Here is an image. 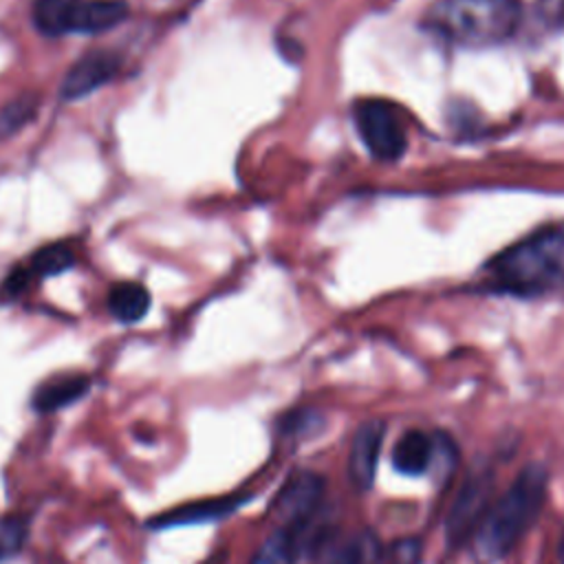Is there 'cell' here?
Segmentation results:
<instances>
[{
	"instance_id": "cell-7",
	"label": "cell",
	"mask_w": 564,
	"mask_h": 564,
	"mask_svg": "<svg viewBox=\"0 0 564 564\" xmlns=\"http://www.w3.org/2000/svg\"><path fill=\"white\" fill-rule=\"evenodd\" d=\"M121 70V57L115 51H88L64 75L59 95L64 101H77L110 84Z\"/></svg>"
},
{
	"instance_id": "cell-1",
	"label": "cell",
	"mask_w": 564,
	"mask_h": 564,
	"mask_svg": "<svg viewBox=\"0 0 564 564\" xmlns=\"http://www.w3.org/2000/svg\"><path fill=\"white\" fill-rule=\"evenodd\" d=\"M489 284L500 293L533 297L564 282V225H546L513 242L487 264Z\"/></svg>"
},
{
	"instance_id": "cell-23",
	"label": "cell",
	"mask_w": 564,
	"mask_h": 564,
	"mask_svg": "<svg viewBox=\"0 0 564 564\" xmlns=\"http://www.w3.org/2000/svg\"><path fill=\"white\" fill-rule=\"evenodd\" d=\"M540 20L551 29H564V0H538Z\"/></svg>"
},
{
	"instance_id": "cell-9",
	"label": "cell",
	"mask_w": 564,
	"mask_h": 564,
	"mask_svg": "<svg viewBox=\"0 0 564 564\" xmlns=\"http://www.w3.org/2000/svg\"><path fill=\"white\" fill-rule=\"evenodd\" d=\"M383 436H386L383 421H366L357 427L352 436L350 454H348V476L359 491L370 489L375 482Z\"/></svg>"
},
{
	"instance_id": "cell-17",
	"label": "cell",
	"mask_w": 564,
	"mask_h": 564,
	"mask_svg": "<svg viewBox=\"0 0 564 564\" xmlns=\"http://www.w3.org/2000/svg\"><path fill=\"white\" fill-rule=\"evenodd\" d=\"M37 97L35 95H22L9 101L0 112V134L9 137L20 132L26 123H31L37 115Z\"/></svg>"
},
{
	"instance_id": "cell-5",
	"label": "cell",
	"mask_w": 564,
	"mask_h": 564,
	"mask_svg": "<svg viewBox=\"0 0 564 564\" xmlns=\"http://www.w3.org/2000/svg\"><path fill=\"white\" fill-rule=\"evenodd\" d=\"M494 494V474L487 465L474 467L465 482L460 485L445 522L447 542L456 549L467 538H474L480 520L485 518L487 509L491 507Z\"/></svg>"
},
{
	"instance_id": "cell-22",
	"label": "cell",
	"mask_w": 564,
	"mask_h": 564,
	"mask_svg": "<svg viewBox=\"0 0 564 564\" xmlns=\"http://www.w3.org/2000/svg\"><path fill=\"white\" fill-rule=\"evenodd\" d=\"M421 551L416 538H403L390 546V564H419Z\"/></svg>"
},
{
	"instance_id": "cell-15",
	"label": "cell",
	"mask_w": 564,
	"mask_h": 564,
	"mask_svg": "<svg viewBox=\"0 0 564 564\" xmlns=\"http://www.w3.org/2000/svg\"><path fill=\"white\" fill-rule=\"evenodd\" d=\"M73 264H75V253H73L70 245L68 242H51V245H44L37 251H33L29 271L35 278H51V275L64 273Z\"/></svg>"
},
{
	"instance_id": "cell-6",
	"label": "cell",
	"mask_w": 564,
	"mask_h": 564,
	"mask_svg": "<svg viewBox=\"0 0 564 564\" xmlns=\"http://www.w3.org/2000/svg\"><path fill=\"white\" fill-rule=\"evenodd\" d=\"M324 496V478L315 471H295L282 485L273 502V516L282 529L297 531L319 507Z\"/></svg>"
},
{
	"instance_id": "cell-14",
	"label": "cell",
	"mask_w": 564,
	"mask_h": 564,
	"mask_svg": "<svg viewBox=\"0 0 564 564\" xmlns=\"http://www.w3.org/2000/svg\"><path fill=\"white\" fill-rule=\"evenodd\" d=\"M240 505V498H218V500H205V502H192L178 509H172L159 518H154L152 527H172V524H189L200 520H212L218 516L229 513Z\"/></svg>"
},
{
	"instance_id": "cell-2",
	"label": "cell",
	"mask_w": 564,
	"mask_h": 564,
	"mask_svg": "<svg viewBox=\"0 0 564 564\" xmlns=\"http://www.w3.org/2000/svg\"><path fill=\"white\" fill-rule=\"evenodd\" d=\"M549 474L542 465H527L498 498L474 533V549L482 562L505 557L538 518L546 498Z\"/></svg>"
},
{
	"instance_id": "cell-20",
	"label": "cell",
	"mask_w": 564,
	"mask_h": 564,
	"mask_svg": "<svg viewBox=\"0 0 564 564\" xmlns=\"http://www.w3.org/2000/svg\"><path fill=\"white\" fill-rule=\"evenodd\" d=\"M324 425L319 412L315 410H295V412H289V416L282 421V427L286 434H302V436H311L315 434L319 427Z\"/></svg>"
},
{
	"instance_id": "cell-12",
	"label": "cell",
	"mask_w": 564,
	"mask_h": 564,
	"mask_svg": "<svg viewBox=\"0 0 564 564\" xmlns=\"http://www.w3.org/2000/svg\"><path fill=\"white\" fill-rule=\"evenodd\" d=\"M434 441L423 430H408L392 449V465L403 476H421L432 467Z\"/></svg>"
},
{
	"instance_id": "cell-16",
	"label": "cell",
	"mask_w": 564,
	"mask_h": 564,
	"mask_svg": "<svg viewBox=\"0 0 564 564\" xmlns=\"http://www.w3.org/2000/svg\"><path fill=\"white\" fill-rule=\"evenodd\" d=\"M297 553V540L295 531L291 529H278L258 546L249 564H295Z\"/></svg>"
},
{
	"instance_id": "cell-18",
	"label": "cell",
	"mask_w": 564,
	"mask_h": 564,
	"mask_svg": "<svg viewBox=\"0 0 564 564\" xmlns=\"http://www.w3.org/2000/svg\"><path fill=\"white\" fill-rule=\"evenodd\" d=\"M29 535V522L22 516L0 518V562L15 555Z\"/></svg>"
},
{
	"instance_id": "cell-13",
	"label": "cell",
	"mask_w": 564,
	"mask_h": 564,
	"mask_svg": "<svg viewBox=\"0 0 564 564\" xmlns=\"http://www.w3.org/2000/svg\"><path fill=\"white\" fill-rule=\"evenodd\" d=\"M150 304H152L150 291L143 284L130 282V280L112 284L106 297L108 313L121 324H134L143 319L150 311Z\"/></svg>"
},
{
	"instance_id": "cell-8",
	"label": "cell",
	"mask_w": 564,
	"mask_h": 564,
	"mask_svg": "<svg viewBox=\"0 0 564 564\" xmlns=\"http://www.w3.org/2000/svg\"><path fill=\"white\" fill-rule=\"evenodd\" d=\"M128 15L126 0H68L59 18V35H99L128 20Z\"/></svg>"
},
{
	"instance_id": "cell-10",
	"label": "cell",
	"mask_w": 564,
	"mask_h": 564,
	"mask_svg": "<svg viewBox=\"0 0 564 564\" xmlns=\"http://www.w3.org/2000/svg\"><path fill=\"white\" fill-rule=\"evenodd\" d=\"M88 390H90V379L82 372L55 375L35 388L31 405H33V410H37L42 414L57 412V410L79 401Z\"/></svg>"
},
{
	"instance_id": "cell-4",
	"label": "cell",
	"mask_w": 564,
	"mask_h": 564,
	"mask_svg": "<svg viewBox=\"0 0 564 564\" xmlns=\"http://www.w3.org/2000/svg\"><path fill=\"white\" fill-rule=\"evenodd\" d=\"M357 132L368 152L379 161H397L408 148V132L399 108L381 97L359 99L352 108Z\"/></svg>"
},
{
	"instance_id": "cell-21",
	"label": "cell",
	"mask_w": 564,
	"mask_h": 564,
	"mask_svg": "<svg viewBox=\"0 0 564 564\" xmlns=\"http://www.w3.org/2000/svg\"><path fill=\"white\" fill-rule=\"evenodd\" d=\"M31 271L29 267H13L7 278L0 284V302H13L18 300L31 284Z\"/></svg>"
},
{
	"instance_id": "cell-19",
	"label": "cell",
	"mask_w": 564,
	"mask_h": 564,
	"mask_svg": "<svg viewBox=\"0 0 564 564\" xmlns=\"http://www.w3.org/2000/svg\"><path fill=\"white\" fill-rule=\"evenodd\" d=\"M68 0H35L33 2V22L35 29L44 35H59V18Z\"/></svg>"
},
{
	"instance_id": "cell-24",
	"label": "cell",
	"mask_w": 564,
	"mask_h": 564,
	"mask_svg": "<svg viewBox=\"0 0 564 564\" xmlns=\"http://www.w3.org/2000/svg\"><path fill=\"white\" fill-rule=\"evenodd\" d=\"M560 564H564V540H562V553H560Z\"/></svg>"
},
{
	"instance_id": "cell-11",
	"label": "cell",
	"mask_w": 564,
	"mask_h": 564,
	"mask_svg": "<svg viewBox=\"0 0 564 564\" xmlns=\"http://www.w3.org/2000/svg\"><path fill=\"white\" fill-rule=\"evenodd\" d=\"M379 560L381 542L370 529H364L328 544L319 557V564H379Z\"/></svg>"
},
{
	"instance_id": "cell-3",
	"label": "cell",
	"mask_w": 564,
	"mask_h": 564,
	"mask_svg": "<svg viewBox=\"0 0 564 564\" xmlns=\"http://www.w3.org/2000/svg\"><path fill=\"white\" fill-rule=\"evenodd\" d=\"M520 15L518 0H436L425 13V26L454 46L487 48L511 40Z\"/></svg>"
}]
</instances>
